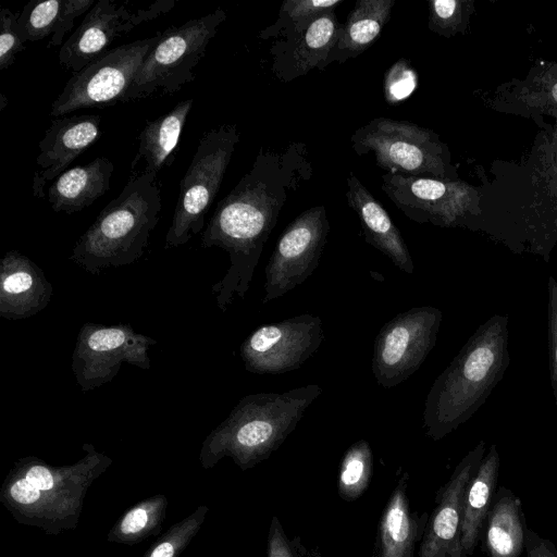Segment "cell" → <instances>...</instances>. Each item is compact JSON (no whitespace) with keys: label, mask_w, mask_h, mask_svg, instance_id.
Returning a JSON list of instances; mask_svg holds the SVG:
<instances>
[{"label":"cell","mask_w":557,"mask_h":557,"mask_svg":"<svg viewBox=\"0 0 557 557\" xmlns=\"http://www.w3.org/2000/svg\"><path fill=\"white\" fill-rule=\"evenodd\" d=\"M343 0H287L278 10L276 21L263 28L260 39L289 38L302 33L317 17L335 11Z\"/></svg>","instance_id":"cell-30"},{"label":"cell","mask_w":557,"mask_h":557,"mask_svg":"<svg viewBox=\"0 0 557 557\" xmlns=\"http://www.w3.org/2000/svg\"><path fill=\"white\" fill-rule=\"evenodd\" d=\"M311 176L305 144L294 141L281 151L260 148L251 169L219 202L202 234L201 247H219L230 256L228 270L211 289L222 312L235 295L245 297L288 196Z\"/></svg>","instance_id":"cell-1"},{"label":"cell","mask_w":557,"mask_h":557,"mask_svg":"<svg viewBox=\"0 0 557 557\" xmlns=\"http://www.w3.org/2000/svg\"><path fill=\"white\" fill-rule=\"evenodd\" d=\"M527 557H557V547L535 531L528 529L525 533Z\"/></svg>","instance_id":"cell-39"},{"label":"cell","mask_w":557,"mask_h":557,"mask_svg":"<svg viewBox=\"0 0 557 557\" xmlns=\"http://www.w3.org/2000/svg\"><path fill=\"white\" fill-rule=\"evenodd\" d=\"M225 20L226 12L218 8L163 32L138 69L124 102L173 94L194 81L196 65Z\"/></svg>","instance_id":"cell-7"},{"label":"cell","mask_w":557,"mask_h":557,"mask_svg":"<svg viewBox=\"0 0 557 557\" xmlns=\"http://www.w3.org/2000/svg\"><path fill=\"white\" fill-rule=\"evenodd\" d=\"M527 530L520 498L499 486L484 524L483 550L490 557H520L525 548Z\"/></svg>","instance_id":"cell-25"},{"label":"cell","mask_w":557,"mask_h":557,"mask_svg":"<svg viewBox=\"0 0 557 557\" xmlns=\"http://www.w3.org/2000/svg\"><path fill=\"white\" fill-rule=\"evenodd\" d=\"M161 34L110 49L73 73L53 101L50 114L61 116L79 109L124 102L138 69Z\"/></svg>","instance_id":"cell-9"},{"label":"cell","mask_w":557,"mask_h":557,"mask_svg":"<svg viewBox=\"0 0 557 557\" xmlns=\"http://www.w3.org/2000/svg\"><path fill=\"white\" fill-rule=\"evenodd\" d=\"M193 102V99L181 101L168 113L146 124L138 137V151L132 162V171L138 164L141 168L132 174L158 175L162 168L174 161Z\"/></svg>","instance_id":"cell-23"},{"label":"cell","mask_w":557,"mask_h":557,"mask_svg":"<svg viewBox=\"0 0 557 557\" xmlns=\"http://www.w3.org/2000/svg\"><path fill=\"white\" fill-rule=\"evenodd\" d=\"M350 143L358 156L373 152L387 173L458 180L448 147L435 132L412 122L375 117L357 128Z\"/></svg>","instance_id":"cell-6"},{"label":"cell","mask_w":557,"mask_h":557,"mask_svg":"<svg viewBox=\"0 0 557 557\" xmlns=\"http://www.w3.org/2000/svg\"><path fill=\"white\" fill-rule=\"evenodd\" d=\"M418 84V75L409 60H397L384 75V96L388 104H397L407 99Z\"/></svg>","instance_id":"cell-34"},{"label":"cell","mask_w":557,"mask_h":557,"mask_svg":"<svg viewBox=\"0 0 557 557\" xmlns=\"http://www.w3.org/2000/svg\"><path fill=\"white\" fill-rule=\"evenodd\" d=\"M101 135L100 116L95 114L60 117L51 122L39 143L33 193L44 198V186L66 171L70 164Z\"/></svg>","instance_id":"cell-17"},{"label":"cell","mask_w":557,"mask_h":557,"mask_svg":"<svg viewBox=\"0 0 557 557\" xmlns=\"http://www.w3.org/2000/svg\"><path fill=\"white\" fill-rule=\"evenodd\" d=\"M322 392L311 384L243 397L205 438L199 454L201 467L210 469L224 457H231L242 470L255 467L283 444Z\"/></svg>","instance_id":"cell-4"},{"label":"cell","mask_w":557,"mask_h":557,"mask_svg":"<svg viewBox=\"0 0 557 557\" xmlns=\"http://www.w3.org/2000/svg\"><path fill=\"white\" fill-rule=\"evenodd\" d=\"M53 294L52 284L27 256L10 250L0 261V317L22 320L44 310Z\"/></svg>","instance_id":"cell-20"},{"label":"cell","mask_w":557,"mask_h":557,"mask_svg":"<svg viewBox=\"0 0 557 557\" xmlns=\"http://www.w3.org/2000/svg\"><path fill=\"white\" fill-rule=\"evenodd\" d=\"M341 25L335 11H331L317 17L302 33L272 42L271 70L275 78L288 83L313 69L324 71Z\"/></svg>","instance_id":"cell-18"},{"label":"cell","mask_w":557,"mask_h":557,"mask_svg":"<svg viewBox=\"0 0 557 557\" xmlns=\"http://www.w3.org/2000/svg\"><path fill=\"white\" fill-rule=\"evenodd\" d=\"M428 4V27L444 37L462 33L473 12V2L468 0H432Z\"/></svg>","instance_id":"cell-33"},{"label":"cell","mask_w":557,"mask_h":557,"mask_svg":"<svg viewBox=\"0 0 557 557\" xmlns=\"http://www.w3.org/2000/svg\"><path fill=\"white\" fill-rule=\"evenodd\" d=\"M373 457L369 443L359 440L345 453L338 478L339 495L347 500L361 496L372 474Z\"/></svg>","instance_id":"cell-31"},{"label":"cell","mask_w":557,"mask_h":557,"mask_svg":"<svg viewBox=\"0 0 557 557\" xmlns=\"http://www.w3.org/2000/svg\"><path fill=\"white\" fill-rule=\"evenodd\" d=\"M168 497L156 494L144 498L127 509L110 529L107 540L111 543L135 545L160 533L166 516Z\"/></svg>","instance_id":"cell-29"},{"label":"cell","mask_w":557,"mask_h":557,"mask_svg":"<svg viewBox=\"0 0 557 557\" xmlns=\"http://www.w3.org/2000/svg\"><path fill=\"white\" fill-rule=\"evenodd\" d=\"M486 453L480 441L457 465L437 495L424 529L419 557H467L461 545V510L468 482Z\"/></svg>","instance_id":"cell-16"},{"label":"cell","mask_w":557,"mask_h":557,"mask_svg":"<svg viewBox=\"0 0 557 557\" xmlns=\"http://www.w3.org/2000/svg\"><path fill=\"white\" fill-rule=\"evenodd\" d=\"M442 319V311L435 307H416L382 326L371 364L380 386L395 387L420 368L435 345Z\"/></svg>","instance_id":"cell-11"},{"label":"cell","mask_w":557,"mask_h":557,"mask_svg":"<svg viewBox=\"0 0 557 557\" xmlns=\"http://www.w3.org/2000/svg\"><path fill=\"white\" fill-rule=\"evenodd\" d=\"M160 211L157 175L132 174L120 195L76 242L70 260L94 275L107 268L134 263L148 247Z\"/></svg>","instance_id":"cell-5"},{"label":"cell","mask_w":557,"mask_h":557,"mask_svg":"<svg viewBox=\"0 0 557 557\" xmlns=\"http://www.w3.org/2000/svg\"><path fill=\"white\" fill-rule=\"evenodd\" d=\"M381 187L391 201L417 223L465 226L480 213V193L460 180L385 173Z\"/></svg>","instance_id":"cell-10"},{"label":"cell","mask_w":557,"mask_h":557,"mask_svg":"<svg viewBox=\"0 0 557 557\" xmlns=\"http://www.w3.org/2000/svg\"><path fill=\"white\" fill-rule=\"evenodd\" d=\"M395 0H358L341 25L338 38L332 47L325 66L344 63L364 52L380 37L389 21Z\"/></svg>","instance_id":"cell-26"},{"label":"cell","mask_w":557,"mask_h":557,"mask_svg":"<svg viewBox=\"0 0 557 557\" xmlns=\"http://www.w3.org/2000/svg\"><path fill=\"white\" fill-rule=\"evenodd\" d=\"M406 491L407 475H404L394 488L380 521L377 557H412L420 522L410 512Z\"/></svg>","instance_id":"cell-28"},{"label":"cell","mask_w":557,"mask_h":557,"mask_svg":"<svg viewBox=\"0 0 557 557\" xmlns=\"http://www.w3.org/2000/svg\"><path fill=\"white\" fill-rule=\"evenodd\" d=\"M532 89L525 88V98L540 104H549L557 108V77H549L545 73L532 81Z\"/></svg>","instance_id":"cell-37"},{"label":"cell","mask_w":557,"mask_h":557,"mask_svg":"<svg viewBox=\"0 0 557 557\" xmlns=\"http://www.w3.org/2000/svg\"><path fill=\"white\" fill-rule=\"evenodd\" d=\"M324 338L318 315L301 314L255 330L240 345L248 372L281 374L300 368Z\"/></svg>","instance_id":"cell-14"},{"label":"cell","mask_w":557,"mask_h":557,"mask_svg":"<svg viewBox=\"0 0 557 557\" xmlns=\"http://www.w3.org/2000/svg\"><path fill=\"white\" fill-rule=\"evenodd\" d=\"M547 292L548 363L557 412V281L554 276L548 278Z\"/></svg>","instance_id":"cell-36"},{"label":"cell","mask_w":557,"mask_h":557,"mask_svg":"<svg viewBox=\"0 0 557 557\" xmlns=\"http://www.w3.org/2000/svg\"><path fill=\"white\" fill-rule=\"evenodd\" d=\"M330 232L324 206L305 210L280 236L265 267L263 304L304 283L317 269Z\"/></svg>","instance_id":"cell-13"},{"label":"cell","mask_w":557,"mask_h":557,"mask_svg":"<svg viewBox=\"0 0 557 557\" xmlns=\"http://www.w3.org/2000/svg\"><path fill=\"white\" fill-rule=\"evenodd\" d=\"M208 511V506L199 505L152 542L143 557H180L200 531Z\"/></svg>","instance_id":"cell-32"},{"label":"cell","mask_w":557,"mask_h":557,"mask_svg":"<svg viewBox=\"0 0 557 557\" xmlns=\"http://www.w3.org/2000/svg\"><path fill=\"white\" fill-rule=\"evenodd\" d=\"M346 182V200L359 218L364 240L388 257L399 270L412 274L414 265L407 244L386 210L352 172Z\"/></svg>","instance_id":"cell-21"},{"label":"cell","mask_w":557,"mask_h":557,"mask_svg":"<svg viewBox=\"0 0 557 557\" xmlns=\"http://www.w3.org/2000/svg\"><path fill=\"white\" fill-rule=\"evenodd\" d=\"M95 0H45L28 2L18 14L17 27L24 42L50 37L48 47L63 45L75 20L87 13Z\"/></svg>","instance_id":"cell-27"},{"label":"cell","mask_w":557,"mask_h":557,"mask_svg":"<svg viewBox=\"0 0 557 557\" xmlns=\"http://www.w3.org/2000/svg\"><path fill=\"white\" fill-rule=\"evenodd\" d=\"M175 0H159L147 8L131 10L114 0H99L85 14L75 32L62 45L59 62L73 73L79 72L91 61L104 53L117 38L132 29L169 12Z\"/></svg>","instance_id":"cell-15"},{"label":"cell","mask_w":557,"mask_h":557,"mask_svg":"<svg viewBox=\"0 0 557 557\" xmlns=\"http://www.w3.org/2000/svg\"><path fill=\"white\" fill-rule=\"evenodd\" d=\"M156 344L127 324L87 322L78 332L71 368L81 389L88 392L112 381L124 362L149 370L148 352Z\"/></svg>","instance_id":"cell-12"},{"label":"cell","mask_w":557,"mask_h":557,"mask_svg":"<svg viewBox=\"0 0 557 557\" xmlns=\"http://www.w3.org/2000/svg\"><path fill=\"white\" fill-rule=\"evenodd\" d=\"M113 170L112 161L106 157L69 168L48 188L52 210L70 214L89 207L109 190Z\"/></svg>","instance_id":"cell-22"},{"label":"cell","mask_w":557,"mask_h":557,"mask_svg":"<svg viewBox=\"0 0 557 557\" xmlns=\"http://www.w3.org/2000/svg\"><path fill=\"white\" fill-rule=\"evenodd\" d=\"M239 137L235 124H222L199 139L180 182L177 202L165 235V248L186 244L203 228L206 214L220 189Z\"/></svg>","instance_id":"cell-8"},{"label":"cell","mask_w":557,"mask_h":557,"mask_svg":"<svg viewBox=\"0 0 557 557\" xmlns=\"http://www.w3.org/2000/svg\"><path fill=\"white\" fill-rule=\"evenodd\" d=\"M84 457L67 466H51L27 456L20 458L0 487V502L18 523L58 535L77 528L88 488L113 462L92 444Z\"/></svg>","instance_id":"cell-2"},{"label":"cell","mask_w":557,"mask_h":557,"mask_svg":"<svg viewBox=\"0 0 557 557\" xmlns=\"http://www.w3.org/2000/svg\"><path fill=\"white\" fill-rule=\"evenodd\" d=\"M508 338V315L494 314L435 379L423 410V428L431 440L455 431L485 403L509 366Z\"/></svg>","instance_id":"cell-3"},{"label":"cell","mask_w":557,"mask_h":557,"mask_svg":"<svg viewBox=\"0 0 557 557\" xmlns=\"http://www.w3.org/2000/svg\"><path fill=\"white\" fill-rule=\"evenodd\" d=\"M531 157L529 219L547 256L557 242V124L539 136Z\"/></svg>","instance_id":"cell-19"},{"label":"cell","mask_w":557,"mask_h":557,"mask_svg":"<svg viewBox=\"0 0 557 557\" xmlns=\"http://www.w3.org/2000/svg\"><path fill=\"white\" fill-rule=\"evenodd\" d=\"M267 557H295L281 524L274 517L268 537Z\"/></svg>","instance_id":"cell-38"},{"label":"cell","mask_w":557,"mask_h":557,"mask_svg":"<svg viewBox=\"0 0 557 557\" xmlns=\"http://www.w3.org/2000/svg\"><path fill=\"white\" fill-rule=\"evenodd\" d=\"M499 454L492 444L467 484L461 510V545L471 556L482 540L484 524L497 491Z\"/></svg>","instance_id":"cell-24"},{"label":"cell","mask_w":557,"mask_h":557,"mask_svg":"<svg viewBox=\"0 0 557 557\" xmlns=\"http://www.w3.org/2000/svg\"><path fill=\"white\" fill-rule=\"evenodd\" d=\"M18 14L3 8L0 11V70L11 66L16 55L25 49L17 27Z\"/></svg>","instance_id":"cell-35"}]
</instances>
